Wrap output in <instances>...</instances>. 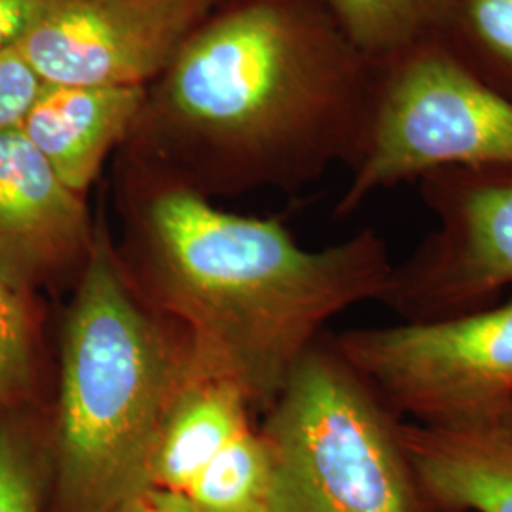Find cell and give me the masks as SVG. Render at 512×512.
<instances>
[{
	"label": "cell",
	"mask_w": 512,
	"mask_h": 512,
	"mask_svg": "<svg viewBox=\"0 0 512 512\" xmlns=\"http://www.w3.org/2000/svg\"><path fill=\"white\" fill-rule=\"evenodd\" d=\"M378 73L325 0H234L148 88L131 133L239 162L245 183L300 186L336 160L355 164Z\"/></svg>",
	"instance_id": "obj_1"
},
{
	"label": "cell",
	"mask_w": 512,
	"mask_h": 512,
	"mask_svg": "<svg viewBox=\"0 0 512 512\" xmlns=\"http://www.w3.org/2000/svg\"><path fill=\"white\" fill-rule=\"evenodd\" d=\"M148 285L190 332L194 378L272 404L330 317L382 298L393 260L365 228L325 249H304L277 219L220 211L188 186L145 209Z\"/></svg>",
	"instance_id": "obj_2"
},
{
	"label": "cell",
	"mask_w": 512,
	"mask_h": 512,
	"mask_svg": "<svg viewBox=\"0 0 512 512\" xmlns=\"http://www.w3.org/2000/svg\"><path fill=\"white\" fill-rule=\"evenodd\" d=\"M192 372L129 293L95 228L69 315L59 406V480L67 512H118L150 492L167 414Z\"/></svg>",
	"instance_id": "obj_3"
},
{
	"label": "cell",
	"mask_w": 512,
	"mask_h": 512,
	"mask_svg": "<svg viewBox=\"0 0 512 512\" xmlns=\"http://www.w3.org/2000/svg\"><path fill=\"white\" fill-rule=\"evenodd\" d=\"M404 420L338 351L315 342L272 403L262 512H439L403 437Z\"/></svg>",
	"instance_id": "obj_4"
},
{
	"label": "cell",
	"mask_w": 512,
	"mask_h": 512,
	"mask_svg": "<svg viewBox=\"0 0 512 512\" xmlns=\"http://www.w3.org/2000/svg\"><path fill=\"white\" fill-rule=\"evenodd\" d=\"M365 141L336 207L348 217L376 192L446 167L512 165V101L429 42L378 67Z\"/></svg>",
	"instance_id": "obj_5"
},
{
	"label": "cell",
	"mask_w": 512,
	"mask_h": 512,
	"mask_svg": "<svg viewBox=\"0 0 512 512\" xmlns=\"http://www.w3.org/2000/svg\"><path fill=\"white\" fill-rule=\"evenodd\" d=\"M332 342L410 423L499 425L512 406V294L442 319L348 330Z\"/></svg>",
	"instance_id": "obj_6"
},
{
	"label": "cell",
	"mask_w": 512,
	"mask_h": 512,
	"mask_svg": "<svg viewBox=\"0 0 512 512\" xmlns=\"http://www.w3.org/2000/svg\"><path fill=\"white\" fill-rule=\"evenodd\" d=\"M418 186L437 228L395 264L380 302L401 321L499 302L512 287V165L437 169Z\"/></svg>",
	"instance_id": "obj_7"
},
{
	"label": "cell",
	"mask_w": 512,
	"mask_h": 512,
	"mask_svg": "<svg viewBox=\"0 0 512 512\" xmlns=\"http://www.w3.org/2000/svg\"><path fill=\"white\" fill-rule=\"evenodd\" d=\"M219 0H61L16 48L44 84H154Z\"/></svg>",
	"instance_id": "obj_8"
},
{
	"label": "cell",
	"mask_w": 512,
	"mask_h": 512,
	"mask_svg": "<svg viewBox=\"0 0 512 512\" xmlns=\"http://www.w3.org/2000/svg\"><path fill=\"white\" fill-rule=\"evenodd\" d=\"M95 228L76 194L23 129H0V266L18 275L90 255Z\"/></svg>",
	"instance_id": "obj_9"
},
{
	"label": "cell",
	"mask_w": 512,
	"mask_h": 512,
	"mask_svg": "<svg viewBox=\"0 0 512 512\" xmlns=\"http://www.w3.org/2000/svg\"><path fill=\"white\" fill-rule=\"evenodd\" d=\"M143 86L44 84L19 128L76 194L92 186L110 150L135 126Z\"/></svg>",
	"instance_id": "obj_10"
},
{
	"label": "cell",
	"mask_w": 512,
	"mask_h": 512,
	"mask_svg": "<svg viewBox=\"0 0 512 512\" xmlns=\"http://www.w3.org/2000/svg\"><path fill=\"white\" fill-rule=\"evenodd\" d=\"M404 444L439 512H512V433L501 425L435 429L404 421Z\"/></svg>",
	"instance_id": "obj_11"
},
{
	"label": "cell",
	"mask_w": 512,
	"mask_h": 512,
	"mask_svg": "<svg viewBox=\"0 0 512 512\" xmlns=\"http://www.w3.org/2000/svg\"><path fill=\"white\" fill-rule=\"evenodd\" d=\"M247 404L236 387L192 376L167 414L152 459L150 490L184 494L205 465L249 427Z\"/></svg>",
	"instance_id": "obj_12"
},
{
	"label": "cell",
	"mask_w": 512,
	"mask_h": 512,
	"mask_svg": "<svg viewBox=\"0 0 512 512\" xmlns=\"http://www.w3.org/2000/svg\"><path fill=\"white\" fill-rule=\"evenodd\" d=\"M454 0H325L340 33L376 67L439 42Z\"/></svg>",
	"instance_id": "obj_13"
},
{
	"label": "cell",
	"mask_w": 512,
	"mask_h": 512,
	"mask_svg": "<svg viewBox=\"0 0 512 512\" xmlns=\"http://www.w3.org/2000/svg\"><path fill=\"white\" fill-rule=\"evenodd\" d=\"M439 44L512 101V0H454Z\"/></svg>",
	"instance_id": "obj_14"
},
{
	"label": "cell",
	"mask_w": 512,
	"mask_h": 512,
	"mask_svg": "<svg viewBox=\"0 0 512 512\" xmlns=\"http://www.w3.org/2000/svg\"><path fill=\"white\" fill-rule=\"evenodd\" d=\"M270 486V456L249 427L211 459L183 495L202 512H262Z\"/></svg>",
	"instance_id": "obj_15"
},
{
	"label": "cell",
	"mask_w": 512,
	"mask_h": 512,
	"mask_svg": "<svg viewBox=\"0 0 512 512\" xmlns=\"http://www.w3.org/2000/svg\"><path fill=\"white\" fill-rule=\"evenodd\" d=\"M31 376V327L18 283L0 266V404L8 403Z\"/></svg>",
	"instance_id": "obj_16"
},
{
	"label": "cell",
	"mask_w": 512,
	"mask_h": 512,
	"mask_svg": "<svg viewBox=\"0 0 512 512\" xmlns=\"http://www.w3.org/2000/svg\"><path fill=\"white\" fill-rule=\"evenodd\" d=\"M0 512H40L37 473L25 446L0 425Z\"/></svg>",
	"instance_id": "obj_17"
},
{
	"label": "cell",
	"mask_w": 512,
	"mask_h": 512,
	"mask_svg": "<svg viewBox=\"0 0 512 512\" xmlns=\"http://www.w3.org/2000/svg\"><path fill=\"white\" fill-rule=\"evenodd\" d=\"M42 86L44 82L16 46L0 50V129L23 122Z\"/></svg>",
	"instance_id": "obj_18"
},
{
	"label": "cell",
	"mask_w": 512,
	"mask_h": 512,
	"mask_svg": "<svg viewBox=\"0 0 512 512\" xmlns=\"http://www.w3.org/2000/svg\"><path fill=\"white\" fill-rule=\"evenodd\" d=\"M61 0H0V50L16 46Z\"/></svg>",
	"instance_id": "obj_19"
},
{
	"label": "cell",
	"mask_w": 512,
	"mask_h": 512,
	"mask_svg": "<svg viewBox=\"0 0 512 512\" xmlns=\"http://www.w3.org/2000/svg\"><path fill=\"white\" fill-rule=\"evenodd\" d=\"M148 501L156 512H202L188 501L186 495L175 494V492L150 490Z\"/></svg>",
	"instance_id": "obj_20"
},
{
	"label": "cell",
	"mask_w": 512,
	"mask_h": 512,
	"mask_svg": "<svg viewBox=\"0 0 512 512\" xmlns=\"http://www.w3.org/2000/svg\"><path fill=\"white\" fill-rule=\"evenodd\" d=\"M118 512H156L152 509V505H150V501H148V494L145 497H141V499H137V501H133V503H129L126 505L122 511Z\"/></svg>",
	"instance_id": "obj_21"
},
{
	"label": "cell",
	"mask_w": 512,
	"mask_h": 512,
	"mask_svg": "<svg viewBox=\"0 0 512 512\" xmlns=\"http://www.w3.org/2000/svg\"><path fill=\"white\" fill-rule=\"evenodd\" d=\"M501 427H505L507 431H511L512 433V406L507 410V414L503 416V420H501V423H499Z\"/></svg>",
	"instance_id": "obj_22"
}]
</instances>
